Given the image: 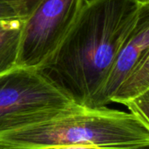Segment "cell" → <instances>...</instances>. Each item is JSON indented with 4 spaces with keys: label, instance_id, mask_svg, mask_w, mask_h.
<instances>
[{
    "label": "cell",
    "instance_id": "cell-1",
    "mask_svg": "<svg viewBox=\"0 0 149 149\" xmlns=\"http://www.w3.org/2000/svg\"><path fill=\"white\" fill-rule=\"evenodd\" d=\"M149 0H85L72 29L41 70L79 107L93 109L108 72Z\"/></svg>",
    "mask_w": 149,
    "mask_h": 149
},
{
    "label": "cell",
    "instance_id": "cell-2",
    "mask_svg": "<svg viewBox=\"0 0 149 149\" xmlns=\"http://www.w3.org/2000/svg\"><path fill=\"white\" fill-rule=\"evenodd\" d=\"M89 145L104 149L149 147V127L129 113L82 107L49 120L0 134V149H52Z\"/></svg>",
    "mask_w": 149,
    "mask_h": 149
},
{
    "label": "cell",
    "instance_id": "cell-3",
    "mask_svg": "<svg viewBox=\"0 0 149 149\" xmlns=\"http://www.w3.org/2000/svg\"><path fill=\"white\" fill-rule=\"evenodd\" d=\"M80 108L82 107L41 70L16 67L0 74V134Z\"/></svg>",
    "mask_w": 149,
    "mask_h": 149
},
{
    "label": "cell",
    "instance_id": "cell-4",
    "mask_svg": "<svg viewBox=\"0 0 149 149\" xmlns=\"http://www.w3.org/2000/svg\"><path fill=\"white\" fill-rule=\"evenodd\" d=\"M85 0H41L24 20L17 67L42 70L72 25Z\"/></svg>",
    "mask_w": 149,
    "mask_h": 149
},
{
    "label": "cell",
    "instance_id": "cell-5",
    "mask_svg": "<svg viewBox=\"0 0 149 149\" xmlns=\"http://www.w3.org/2000/svg\"><path fill=\"white\" fill-rule=\"evenodd\" d=\"M149 53V1L142 7L140 17L119 52L103 86L96 97L93 109L104 108L111 104L122 82L143 56Z\"/></svg>",
    "mask_w": 149,
    "mask_h": 149
},
{
    "label": "cell",
    "instance_id": "cell-6",
    "mask_svg": "<svg viewBox=\"0 0 149 149\" xmlns=\"http://www.w3.org/2000/svg\"><path fill=\"white\" fill-rule=\"evenodd\" d=\"M24 19L0 22V74L17 67Z\"/></svg>",
    "mask_w": 149,
    "mask_h": 149
},
{
    "label": "cell",
    "instance_id": "cell-7",
    "mask_svg": "<svg viewBox=\"0 0 149 149\" xmlns=\"http://www.w3.org/2000/svg\"><path fill=\"white\" fill-rule=\"evenodd\" d=\"M149 92V53L142 57L119 87L112 103L126 105Z\"/></svg>",
    "mask_w": 149,
    "mask_h": 149
},
{
    "label": "cell",
    "instance_id": "cell-8",
    "mask_svg": "<svg viewBox=\"0 0 149 149\" xmlns=\"http://www.w3.org/2000/svg\"><path fill=\"white\" fill-rule=\"evenodd\" d=\"M125 106L127 107L129 113L149 127V92L129 101Z\"/></svg>",
    "mask_w": 149,
    "mask_h": 149
},
{
    "label": "cell",
    "instance_id": "cell-9",
    "mask_svg": "<svg viewBox=\"0 0 149 149\" xmlns=\"http://www.w3.org/2000/svg\"><path fill=\"white\" fill-rule=\"evenodd\" d=\"M25 19L22 10L12 3L0 1V22Z\"/></svg>",
    "mask_w": 149,
    "mask_h": 149
},
{
    "label": "cell",
    "instance_id": "cell-10",
    "mask_svg": "<svg viewBox=\"0 0 149 149\" xmlns=\"http://www.w3.org/2000/svg\"><path fill=\"white\" fill-rule=\"evenodd\" d=\"M0 1L12 3L17 8H19L22 10L25 18L32 12V10L37 7V5L41 2V0H0Z\"/></svg>",
    "mask_w": 149,
    "mask_h": 149
},
{
    "label": "cell",
    "instance_id": "cell-11",
    "mask_svg": "<svg viewBox=\"0 0 149 149\" xmlns=\"http://www.w3.org/2000/svg\"><path fill=\"white\" fill-rule=\"evenodd\" d=\"M52 149H104L100 148L97 147L93 146H89V145H73V146H66V147H59V148H55Z\"/></svg>",
    "mask_w": 149,
    "mask_h": 149
},
{
    "label": "cell",
    "instance_id": "cell-12",
    "mask_svg": "<svg viewBox=\"0 0 149 149\" xmlns=\"http://www.w3.org/2000/svg\"><path fill=\"white\" fill-rule=\"evenodd\" d=\"M132 149H149V147H148V148H132Z\"/></svg>",
    "mask_w": 149,
    "mask_h": 149
}]
</instances>
